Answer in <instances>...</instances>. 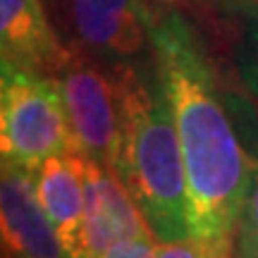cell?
Instances as JSON below:
<instances>
[{"instance_id":"6da1fadb","label":"cell","mask_w":258,"mask_h":258,"mask_svg":"<svg viewBox=\"0 0 258 258\" xmlns=\"http://www.w3.org/2000/svg\"><path fill=\"white\" fill-rule=\"evenodd\" d=\"M151 55L182 144L191 239L213 256L232 258L249 186V151L237 137L220 77L199 31L172 5L156 10Z\"/></svg>"},{"instance_id":"7a4b0ae2","label":"cell","mask_w":258,"mask_h":258,"mask_svg":"<svg viewBox=\"0 0 258 258\" xmlns=\"http://www.w3.org/2000/svg\"><path fill=\"white\" fill-rule=\"evenodd\" d=\"M120 101V146L115 172L141 208L156 239L191 237L186 215V170L175 115L153 55L110 67Z\"/></svg>"},{"instance_id":"3957f363","label":"cell","mask_w":258,"mask_h":258,"mask_svg":"<svg viewBox=\"0 0 258 258\" xmlns=\"http://www.w3.org/2000/svg\"><path fill=\"white\" fill-rule=\"evenodd\" d=\"M0 153L36 170L46 158L74 151L57 77L0 62ZM77 153V151H74Z\"/></svg>"},{"instance_id":"277c9868","label":"cell","mask_w":258,"mask_h":258,"mask_svg":"<svg viewBox=\"0 0 258 258\" xmlns=\"http://www.w3.org/2000/svg\"><path fill=\"white\" fill-rule=\"evenodd\" d=\"M70 48L108 70L151 55V27L158 5L151 0H50Z\"/></svg>"},{"instance_id":"5b68a950","label":"cell","mask_w":258,"mask_h":258,"mask_svg":"<svg viewBox=\"0 0 258 258\" xmlns=\"http://www.w3.org/2000/svg\"><path fill=\"white\" fill-rule=\"evenodd\" d=\"M105 64L72 50L70 62L57 74L64 112L79 156L115 167L120 146V101L112 72Z\"/></svg>"},{"instance_id":"8992f818","label":"cell","mask_w":258,"mask_h":258,"mask_svg":"<svg viewBox=\"0 0 258 258\" xmlns=\"http://www.w3.org/2000/svg\"><path fill=\"white\" fill-rule=\"evenodd\" d=\"M3 258H70L38 199L36 170L3 160L0 170Z\"/></svg>"},{"instance_id":"52a82bcc","label":"cell","mask_w":258,"mask_h":258,"mask_svg":"<svg viewBox=\"0 0 258 258\" xmlns=\"http://www.w3.org/2000/svg\"><path fill=\"white\" fill-rule=\"evenodd\" d=\"M84 258H101L115 244L153 234L141 208L110 165L82 156Z\"/></svg>"},{"instance_id":"ba28073f","label":"cell","mask_w":258,"mask_h":258,"mask_svg":"<svg viewBox=\"0 0 258 258\" xmlns=\"http://www.w3.org/2000/svg\"><path fill=\"white\" fill-rule=\"evenodd\" d=\"M70 57L43 0H0V62L57 77Z\"/></svg>"},{"instance_id":"9c48e42d","label":"cell","mask_w":258,"mask_h":258,"mask_svg":"<svg viewBox=\"0 0 258 258\" xmlns=\"http://www.w3.org/2000/svg\"><path fill=\"white\" fill-rule=\"evenodd\" d=\"M36 186L43 211L55 227L70 258H84V170L82 156L67 151L46 158L36 167Z\"/></svg>"},{"instance_id":"30bf717a","label":"cell","mask_w":258,"mask_h":258,"mask_svg":"<svg viewBox=\"0 0 258 258\" xmlns=\"http://www.w3.org/2000/svg\"><path fill=\"white\" fill-rule=\"evenodd\" d=\"M232 24V50L239 82L258 103V0H227L218 5Z\"/></svg>"},{"instance_id":"8fae6325","label":"cell","mask_w":258,"mask_h":258,"mask_svg":"<svg viewBox=\"0 0 258 258\" xmlns=\"http://www.w3.org/2000/svg\"><path fill=\"white\" fill-rule=\"evenodd\" d=\"M234 258H258V151H249V186L234 237Z\"/></svg>"},{"instance_id":"7c38bea8","label":"cell","mask_w":258,"mask_h":258,"mask_svg":"<svg viewBox=\"0 0 258 258\" xmlns=\"http://www.w3.org/2000/svg\"><path fill=\"white\" fill-rule=\"evenodd\" d=\"M158 244L160 241L156 239V234H144V237H134V239L115 244L101 258H156Z\"/></svg>"},{"instance_id":"4fadbf2b","label":"cell","mask_w":258,"mask_h":258,"mask_svg":"<svg viewBox=\"0 0 258 258\" xmlns=\"http://www.w3.org/2000/svg\"><path fill=\"white\" fill-rule=\"evenodd\" d=\"M156 258H218V256H213L211 251L206 249L203 244H199L196 239L186 237V239L158 244Z\"/></svg>"},{"instance_id":"5bb4252c","label":"cell","mask_w":258,"mask_h":258,"mask_svg":"<svg viewBox=\"0 0 258 258\" xmlns=\"http://www.w3.org/2000/svg\"><path fill=\"white\" fill-rule=\"evenodd\" d=\"M160 3L172 8H218L227 0H160Z\"/></svg>"}]
</instances>
